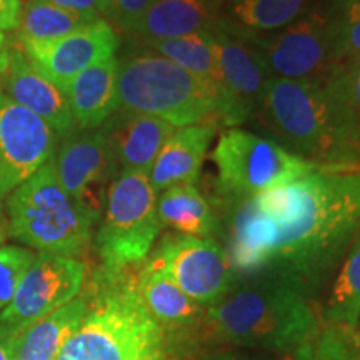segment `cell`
Instances as JSON below:
<instances>
[{"label":"cell","mask_w":360,"mask_h":360,"mask_svg":"<svg viewBox=\"0 0 360 360\" xmlns=\"http://www.w3.org/2000/svg\"><path fill=\"white\" fill-rule=\"evenodd\" d=\"M334 56L337 62H352L360 58V15L335 20Z\"/></svg>","instance_id":"obj_30"},{"label":"cell","mask_w":360,"mask_h":360,"mask_svg":"<svg viewBox=\"0 0 360 360\" xmlns=\"http://www.w3.org/2000/svg\"><path fill=\"white\" fill-rule=\"evenodd\" d=\"M117 101L119 109L157 117L174 127L215 115V101L205 85L148 49L119 60Z\"/></svg>","instance_id":"obj_6"},{"label":"cell","mask_w":360,"mask_h":360,"mask_svg":"<svg viewBox=\"0 0 360 360\" xmlns=\"http://www.w3.org/2000/svg\"><path fill=\"white\" fill-rule=\"evenodd\" d=\"M58 135L0 90V210L7 197L52 159Z\"/></svg>","instance_id":"obj_14"},{"label":"cell","mask_w":360,"mask_h":360,"mask_svg":"<svg viewBox=\"0 0 360 360\" xmlns=\"http://www.w3.org/2000/svg\"><path fill=\"white\" fill-rule=\"evenodd\" d=\"M157 215L162 227L180 236L207 237L215 231V215L195 186H174L157 197Z\"/></svg>","instance_id":"obj_24"},{"label":"cell","mask_w":360,"mask_h":360,"mask_svg":"<svg viewBox=\"0 0 360 360\" xmlns=\"http://www.w3.org/2000/svg\"><path fill=\"white\" fill-rule=\"evenodd\" d=\"M62 187L97 220L105 205L107 191L119 175L103 130L74 129L62 137L52 155Z\"/></svg>","instance_id":"obj_12"},{"label":"cell","mask_w":360,"mask_h":360,"mask_svg":"<svg viewBox=\"0 0 360 360\" xmlns=\"http://www.w3.org/2000/svg\"><path fill=\"white\" fill-rule=\"evenodd\" d=\"M214 135L215 125L204 122L175 130L148 170L155 192L174 186H195Z\"/></svg>","instance_id":"obj_18"},{"label":"cell","mask_w":360,"mask_h":360,"mask_svg":"<svg viewBox=\"0 0 360 360\" xmlns=\"http://www.w3.org/2000/svg\"><path fill=\"white\" fill-rule=\"evenodd\" d=\"M217 360H238V359H217Z\"/></svg>","instance_id":"obj_39"},{"label":"cell","mask_w":360,"mask_h":360,"mask_svg":"<svg viewBox=\"0 0 360 360\" xmlns=\"http://www.w3.org/2000/svg\"><path fill=\"white\" fill-rule=\"evenodd\" d=\"M143 45L148 51L169 58L180 69L187 70L193 77L199 79L209 90L210 96L214 97L215 115H217L220 84L217 65H215L212 49H210L209 32L192 34L179 39L157 40V42H146Z\"/></svg>","instance_id":"obj_25"},{"label":"cell","mask_w":360,"mask_h":360,"mask_svg":"<svg viewBox=\"0 0 360 360\" xmlns=\"http://www.w3.org/2000/svg\"><path fill=\"white\" fill-rule=\"evenodd\" d=\"M209 37L220 84L215 117L229 127H236L259 110L272 74L257 49L232 32L222 20L209 30Z\"/></svg>","instance_id":"obj_10"},{"label":"cell","mask_w":360,"mask_h":360,"mask_svg":"<svg viewBox=\"0 0 360 360\" xmlns=\"http://www.w3.org/2000/svg\"><path fill=\"white\" fill-rule=\"evenodd\" d=\"M212 159L219 170V193L233 205L321 167L270 139L240 129H229L220 135Z\"/></svg>","instance_id":"obj_8"},{"label":"cell","mask_w":360,"mask_h":360,"mask_svg":"<svg viewBox=\"0 0 360 360\" xmlns=\"http://www.w3.org/2000/svg\"><path fill=\"white\" fill-rule=\"evenodd\" d=\"M210 332L252 347L287 350L302 345L315 330L305 290L278 278L257 277L232 289L207 314Z\"/></svg>","instance_id":"obj_4"},{"label":"cell","mask_w":360,"mask_h":360,"mask_svg":"<svg viewBox=\"0 0 360 360\" xmlns=\"http://www.w3.org/2000/svg\"><path fill=\"white\" fill-rule=\"evenodd\" d=\"M117 72L119 60L112 57L89 67L67 85V97L77 129L102 127L119 109Z\"/></svg>","instance_id":"obj_20"},{"label":"cell","mask_w":360,"mask_h":360,"mask_svg":"<svg viewBox=\"0 0 360 360\" xmlns=\"http://www.w3.org/2000/svg\"><path fill=\"white\" fill-rule=\"evenodd\" d=\"M349 74H350V87H352V97L360 120V58L349 62Z\"/></svg>","instance_id":"obj_36"},{"label":"cell","mask_w":360,"mask_h":360,"mask_svg":"<svg viewBox=\"0 0 360 360\" xmlns=\"http://www.w3.org/2000/svg\"><path fill=\"white\" fill-rule=\"evenodd\" d=\"M124 274L102 270L84 322L56 360H170L164 327Z\"/></svg>","instance_id":"obj_3"},{"label":"cell","mask_w":360,"mask_h":360,"mask_svg":"<svg viewBox=\"0 0 360 360\" xmlns=\"http://www.w3.org/2000/svg\"><path fill=\"white\" fill-rule=\"evenodd\" d=\"M191 299L214 305L231 290L233 270L227 250L207 237H169L150 259Z\"/></svg>","instance_id":"obj_13"},{"label":"cell","mask_w":360,"mask_h":360,"mask_svg":"<svg viewBox=\"0 0 360 360\" xmlns=\"http://www.w3.org/2000/svg\"><path fill=\"white\" fill-rule=\"evenodd\" d=\"M114 155L117 170L148 172L175 132L174 125L152 115L117 109L101 127Z\"/></svg>","instance_id":"obj_17"},{"label":"cell","mask_w":360,"mask_h":360,"mask_svg":"<svg viewBox=\"0 0 360 360\" xmlns=\"http://www.w3.org/2000/svg\"><path fill=\"white\" fill-rule=\"evenodd\" d=\"M0 90L25 110L44 120L58 137L77 129L67 90L47 77L20 47L11 51V62L2 77Z\"/></svg>","instance_id":"obj_16"},{"label":"cell","mask_w":360,"mask_h":360,"mask_svg":"<svg viewBox=\"0 0 360 360\" xmlns=\"http://www.w3.org/2000/svg\"><path fill=\"white\" fill-rule=\"evenodd\" d=\"M157 197L148 172L125 170L112 180L96 236L105 272H125L147 259L162 229Z\"/></svg>","instance_id":"obj_7"},{"label":"cell","mask_w":360,"mask_h":360,"mask_svg":"<svg viewBox=\"0 0 360 360\" xmlns=\"http://www.w3.org/2000/svg\"><path fill=\"white\" fill-rule=\"evenodd\" d=\"M34 259V252L24 247H0V312L12 302L22 277Z\"/></svg>","instance_id":"obj_28"},{"label":"cell","mask_w":360,"mask_h":360,"mask_svg":"<svg viewBox=\"0 0 360 360\" xmlns=\"http://www.w3.org/2000/svg\"><path fill=\"white\" fill-rule=\"evenodd\" d=\"M85 265L74 257L40 252L27 269L12 302L0 312V326L20 332L77 299Z\"/></svg>","instance_id":"obj_11"},{"label":"cell","mask_w":360,"mask_h":360,"mask_svg":"<svg viewBox=\"0 0 360 360\" xmlns=\"http://www.w3.org/2000/svg\"><path fill=\"white\" fill-rule=\"evenodd\" d=\"M4 242V232H2V227H0V244Z\"/></svg>","instance_id":"obj_38"},{"label":"cell","mask_w":360,"mask_h":360,"mask_svg":"<svg viewBox=\"0 0 360 360\" xmlns=\"http://www.w3.org/2000/svg\"><path fill=\"white\" fill-rule=\"evenodd\" d=\"M17 334H19V332L0 326V360H13Z\"/></svg>","instance_id":"obj_33"},{"label":"cell","mask_w":360,"mask_h":360,"mask_svg":"<svg viewBox=\"0 0 360 360\" xmlns=\"http://www.w3.org/2000/svg\"><path fill=\"white\" fill-rule=\"evenodd\" d=\"M8 62H11V49H8L6 34L0 30V79L6 75V72L8 69Z\"/></svg>","instance_id":"obj_37"},{"label":"cell","mask_w":360,"mask_h":360,"mask_svg":"<svg viewBox=\"0 0 360 360\" xmlns=\"http://www.w3.org/2000/svg\"><path fill=\"white\" fill-rule=\"evenodd\" d=\"M20 49L47 77L67 89L70 80L89 67L115 57L119 37L114 27L101 19L64 37L44 42H24L20 44Z\"/></svg>","instance_id":"obj_15"},{"label":"cell","mask_w":360,"mask_h":360,"mask_svg":"<svg viewBox=\"0 0 360 360\" xmlns=\"http://www.w3.org/2000/svg\"><path fill=\"white\" fill-rule=\"evenodd\" d=\"M224 0H155L132 32L146 42L186 37L212 30Z\"/></svg>","instance_id":"obj_19"},{"label":"cell","mask_w":360,"mask_h":360,"mask_svg":"<svg viewBox=\"0 0 360 360\" xmlns=\"http://www.w3.org/2000/svg\"><path fill=\"white\" fill-rule=\"evenodd\" d=\"M135 289L148 314L162 327L192 326L202 314V305L150 260L135 278Z\"/></svg>","instance_id":"obj_22"},{"label":"cell","mask_w":360,"mask_h":360,"mask_svg":"<svg viewBox=\"0 0 360 360\" xmlns=\"http://www.w3.org/2000/svg\"><path fill=\"white\" fill-rule=\"evenodd\" d=\"M259 112L287 150L321 165H360V120L349 62L312 79L272 77Z\"/></svg>","instance_id":"obj_2"},{"label":"cell","mask_w":360,"mask_h":360,"mask_svg":"<svg viewBox=\"0 0 360 360\" xmlns=\"http://www.w3.org/2000/svg\"><path fill=\"white\" fill-rule=\"evenodd\" d=\"M20 0H0V30H15L20 25Z\"/></svg>","instance_id":"obj_31"},{"label":"cell","mask_w":360,"mask_h":360,"mask_svg":"<svg viewBox=\"0 0 360 360\" xmlns=\"http://www.w3.org/2000/svg\"><path fill=\"white\" fill-rule=\"evenodd\" d=\"M334 35L335 19L322 12H305L276 32L244 39L257 49L272 77L299 80L319 77L339 64L334 56Z\"/></svg>","instance_id":"obj_9"},{"label":"cell","mask_w":360,"mask_h":360,"mask_svg":"<svg viewBox=\"0 0 360 360\" xmlns=\"http://www.w3.org/2000/svg\"><path fill=\"white\" fill-rule=\"evenodd\" d=\"M312 0H227L220 17L242 37L276 32L309 12Z\"/></svg>","instance_id":"obj_23"},{"label":"cell","mask_w":360,"mask_h":360,"mask_svg":"<svg viewBox=\"0 0 360 360\" xmlns=\"http://www.w3.org/2000/svg\"><path fill=\"white\" fill-rule=\"evenodd\" d=\"M8 233L44 254L75 257L98 220L58 182L52 159L7 197Z\"/></svg>","instance_id":"obj_5"},{"label":"cell","mask_w":360,"mask_h":360,"mask_svg":"<svg viewBox=\"0 0 360 360\" xmlns=\"http://www.w3.org/2000/svg\"><path fill=\"white\" fill-rule=\"evenodd\" d=\"M42 2H49L52 6L67 8V11L80 13H97V15H101L102 0H42Z\"/></svg>","instance_id":"obj_32"},{"label":"cell","mask_w":360,"mask_h":360,"mask_svg":"<svg viewBox=\"0 0 360 360\" xmlns=\"http://www.w3.org/2000/svg\"><path fill=\"white\" fill-rule=\"evenodd\" d=\"M101 19L102 17L97 13H80L52 6L42 0H29L22 8L17 37L20 44L53 40Z\"/></svg>","instance_id":"obj_26"},{"label":"cell","mask_w":360,"mask_h":360,"mask_svg":"<svg viewBox=\"0 0 360 360\" xmlns=\"http://www.w3.org/2000/svg\"><path fill=\"white\" fill-rule=\"evenodd\" d=\"M334 7L339 13L335 20L354 19L360 15V0H334Z\"/></svg>","instance_id":"obj_35"},{"label":"cell","mask_w":360,"mask_h":360,"mask_svg":"<svg viewBox=\"0 0 360 360\" xmlns=\"http://www.w3.org/2000/svg\"><path fill=\"white\" fill-rule=\"evenodd\" d=\"M332 287L326 317L332 326L352 330L360 321V231Z\"/></svg>","instance_id":"obj_27"},{"label":"cell","mask_w":360,"mask_h":360,"mask_svg":"<svg viewBox=\"0 0 360 360\" xmlns=\"http://www.w3.org/2000/svg\"><path fill=\"white\" fill-rule=\"evenodd\" d=\"M89 312V297H77L17 334L13 360H56Z\"/></svg>","instance_id":"obj_21"},{"label":"cell","mask_w":360,"mask_h":360,"mask_svg":"<svg viewBox=\"0 0 360 360\" xmlns=\"http://www.w3.org/2000/svg\"><path fill=\"white\" fill-rule=\"evenodd\" d=\"M154 2L155 0H102L101 17L112 27L132 32L137 22Z\"/></svg>","instance_id":"obj_29"},{"label":"cell","mask_w":360,"mask_h":360,"mask_svg":"<svg viewBox=\"0 0 360 360\" xmlns=\"http://www.w3.org/2000/svg\"><path fill=\"white\" fill-rule=\"evenodd\" d=\"M360 231V165H321L236 205L233 276L278 278L307 290L334 269Z\"/></svg>","instance_id":"obj_1"},{"label":"cell","mask_w":360,"mask_h":360,"mask_svg":"<svg viewBox=\"0 0 360 360\" xmlns=\"http://www.w3.org/2000/svg\"><path fill=\"white\" fill-rule=\"evenodd\" d=\"M323 347L317 349L315 352H312L307 357H304V360H347V355H345L344 350L339 344H322Z\"/></svg>","instance_id":"obj_34"}]
</instances>
